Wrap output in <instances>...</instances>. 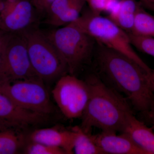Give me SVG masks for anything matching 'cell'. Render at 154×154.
Returning a JSON list of instances; mask_svg holds the SVG:
<instances>
[{"mask_svg":"<svg viewBox=\"0 0 154 154\" xmlns=\"http://www.w3.org/2000/svg\"><path fill=\"white\" fill-rule=\"evenodd\" d=\"M85 81L90 96L80 128L88 134H91L94 127L103 132L121 133L128 117L134 113L129 102L97 74L91 75Z\"/></svg>","mask_w":154,"mask_h":154,"instance_id":"cell-2","label":"cell"},{"mask_svg":"<svg viewBox=\"0 0 154 154\" xmlns=\"http://www.w3.org/2000/svg\"><path fill=\"white\" fill-rule=\"evenodd\" d=\"M142 1L143 4H148V3H150L154 2V0H141Z\"/></svg>","mask_w":154,"mask_h":154,"instance_id":"cell-27","label":"cell"},{"mask_svg":"<svg viewBox=\"0 0 154 154\" xmlns=\"http://www.w3.org/2000/svg\"><path fill=\"white\" fill-rule=\"evenodd\" d=\"M0 93L26 110L49 116L55 112L45 83L42 80L0 81Z\"/></svg>","mask_w":154,"mask_h":154,"instance_id":"cell-6","label":"cell"},{"mask_svg":"<svg viewBox=\"0 0 154 154\" xmlns=\"http://www.w3.org/2000/svg\"><path fill=\"white\" fill-rule=\"evenodd\" d=\"M25 129L17 123L0 120V154L23 153L28 140Z\"/></svg>","mask_w":154,"mask_h":154,"instance_id":"cell-14","label":"cell"},{"mask_svg":"<svg viewBox=\"0 0 154 154\" xmlns=\"http://www.w3.org/2000/svg\"><path fill=\"white\" fill-rule=\"evenodd\" d=\"M118 0H86L89 9L94 14L101 15L104 12L108 13Z\"/></svg>","mask_w":154,"mask_h":154,"instance_id":"cell-21","label":"cell"},{"mask_svg":"<svg viewBox=\"0 0 154 154\" xmlns=\"http://www.w3.org/2000/svg\"><path fill=\"white\" fill-rule=\"evenodd\" d=\"M21 33L26 40L33 70L45 83L57 81L68 74L66 63L43 31L36 26Z\"/></svg>","mask_w":154,"mask_h":154,"instance_id":"cell-5","label":"cell"},{"mask_svg":"<svg viewBox=\"0 0 154 154\" xmlns=\"http://www.w3.org/2000/svg\"><path fill=\"white\" fill-rule=\"evenodd\" d=\"M54 99L65 117L69 119L82 117L90 96L86 81L67 74L57 81L52 91Z\"/></svg>","mask_w":154,"mask_h":154,"instance_id":"cell-8","label":"cell"},{"mask_svg":"<svg viewBox=\"0 0 154 154\" xmlns=\"http://www.w3.org/2000/svg\"><path fill=\"white\" fill-rule=\"evenodd\" d=\"M39 15L31 0H0V30L21 33L36 26Z\"/></svg>","mask_w":154,"mask_h":154,"instance_id":"cell-9","label":"cell"},{"mask_svg":"<svg viewBox=\"0 0 154 154\" xmlns=\"http://www.w3.org/2000/svg\"><path fill=\"white\" fill-rule=\"evenodd\" d=\"M78 134L74 146L73 152L76 154H105L94 142L91 134L84 132L79 126H76Z\"/></svg>","mask_w":154,"mask_h":154,"instance_id":"cell-18","label":"cell"},{"mask_svg":"<svg viewBox=\"0 0 154 154\" xmlns=\"http://www.w3.org/2000/svg\"><path fill=\"white\" fill-rule=\"evenodd\" d=\"M77 134L76 127L71 130L54 127L34 130L28 134V140L60 148L72 154Z\"/></svg>","mask_w":154,"mask_h":154,"instance_id":"cell-10","label":"cell"},{"mask_svg":"<svg viewBox=\"0 0 154 154\" xmlns=\"http://www.w3.org/2000/svg\"><path fill=\"white\" fill-rule=\"evenodd\" d=\"M40 15H45L50 6L55 0H31Z\"/></svg>","mask_w":154,"mask_h":154,"instance_id":"cell-22","label":"cell"},{"mask_svg":"<svg viewBox=\"0 0 154 154\" xmlns=\"http://www.w3.org/2000/svg\"><path fill=\"white\" fill-rule=\"evenodd\" d=\"M150 81L151 88L154 94V70H152L151 73Z\"/></svg>","mask_w":154,"mask_h":154,"instance_id":"cell-25","label":"cell"},{"mask_svg":"<svg viewBox=\"0 0 154 154\" xmlns=\"http://www.w3.org/2000/svg\"><path fill=\"white\" fill-rule=\"evenodd\" d=\"M146 114L149 116V118L150 119V121L154 127V103L152 106L151 109L148 113Z\"/></svg>","mask_w":154,"mask_h":154,"instance_id":"cell-24","label":"cell"},{"mask_svg":"<svg viewBox=\"0 0 154 154\" xmlns=\"http://www.w3.org/2000/svg\"><path fill=\"white\" fill-rule=\"evenodd\" d=\"M43 32L63 59L69 74L75 76L94 56L96 40L71 24Z\"/></svg>","mask_w":154,"mask_h":154,"instance_id":"cell-4","label":"cell"},{"mask_svg":"<svg viewBox=\"0 0 154 154\" xmlns=\"http://www.w3.org/2000/svg\"><path fill=\"white\" fill-rule=\"evenodd\" d=\"M83 11L76 20L69 24L91 36L97 43L124 54L152 72V70L134 50L127 32L107 17L94 14L90 9Z\"/></svg>","mask_w":154,"mask_h":154,"instance_id":"cell-3","label":"cell"},{"mask_svg":"<svg viewBox=\"0 0 154 154\" xmlns=\"http://www.w3.org/2000/svg\"><path fill=\"white\" fill-rule=\"evenodd\" d=\"M121 133L126 135L146 154H154V132L135 116L128 117Z\"/></svg>","mask_w":154,"mask_h":154,"instance_id":"cell-15","label":"cell"},{"mask_svg":"<svg viewBox=\"0 0 154 154\" xmlns=\"http://www.w3.org/2000/svg\"><path fill=\"white\" fill-rule=\"evenodd\" d=\"M41 80L33 68L27 43L22 33H8L0 81Z\"/></svg>","mask_w":154,"mask_h":154,"instance_id":"cell-7","label":"cell"},{"mask_svg":"<svg viewBox=\"0 0 154 154\" xmlns=\"http://www.w3.org/2000/svg\"><path fill=\"white\" fill-rule=\"evenodd\" d=\"M86 0H55L46 13L45 22L55 27L69 25L81 16Z\"/></svg>","mask_w":154,"mask_h":154,"instance_id":"cell-12","label":"cell"},{"mask_svg":"<svg viewBox=\"0 0 154 154\" xmlns=\"http://www.w3.org/2000/svg\"><path fill=\"white\" fill-rule=\"evenodd\" d=\"M94 142L105 154H146L126 135L116 133L103 132L91 134Z\"/></svg>","mask_w":154,"mask_h":154,"instance_id":"cell-13","label":"cell"},{"mask_svg":"<svg viewBox=\"0 0 154 154\" xmlns=\"http://www.w3.org/2000/svg\"><path fill=\"white\" fill-rule=\"evenodd\" d=\"M140 5L135 0H118L108 12L107 17L125 32L130 33Z\"/></svg>","mask_w":154,"mask_h":154,"instance_id":"cell-16","label":"cell"},{"mask_svg":"<svg viewBox=\"0 0 154 154\" xmlns=\"http://www.w3.org/2000/svg\"><path fill=\"white\" fill-rule=\"evenodd\" d=\"M131 44L138 49L154 57V38L128 33Z\"/></svg>","mask_w":154,"mask_h":154,"instance_id":"cell-20","label":"cell"},{"mask_svg":"<svg viewBox=\"0 0 154 154\" xmlns=\"http://www.w3.org/2000/svg\"><path fill=\"white\" fill-rule=\"evenodd\" d=\"M23 153L26 154H67L63 149L34 142L27 141Z\"/></svg>","mask_w":154,"mask_h":154,"instance_id":"cell-19","label":"cell"},{"mask_svg":"<svg viewBox=\"0 0 154 154\" xmlns=\"http://www.w3.org/2000/svg\"><path fill=\"white\" fill-rule=\"evenodd\" d=\"M129 33L154 38V16L146 12L140 5L136 12L132 30Z\"/></svg>","mask_w":154,"mask_h":154,"instance_id":"cell-17","label":"cell"},{"mask_svg":"<svg viewBox=\"0 0 154 154\" xmlns=\"http://www.w3.org/2000/svg\"><path fill=\"white\" fill-rule=\"evenodd\" d=\"M144 5H145L147 7H148V8H150L154 11V2L152 3L145 4Z\"/></svg>","mask_w":154,"mask_h":154,"instance_id":"cell-26","label":"cell"},{"mask_svg":"<svg viewBox=\"0 0 154 154\" xmlns=\"http://www.w3.org/2000/svg\"><path fill=\"white\" fill-rule=\"evenodd\" d=\"M49 116L19 107L9 97L0 93V120L14 122L26 128L47 122Z\"/></svg>","mask_w":154,"mask_h":154,"instance_id":"cell-11","label":"cell"},{"mask_svg":"<svg viewBox=\"0 0 154 154\" xmlns=\"http://www.w3.org/2000/svg\"><path fill=\"white\" fill-rule=\"evenodd\" d=\"M93 57L97 75L102 81L124 94L135 110L148 113L154 103L151 73L124 54L97 42Z\"/></svg>","mask_w":154,"mask_h":154,"instance_id":"cell-1","label":"cell"},{"mask_svg":"<svg viewBox=\"0 0 154 154\" xmlns=\"http://www.w3.org/2000/svg\"><path fill=\"white\" fill-rule=\"evenodd\" d=\"M8 33L0 30V73L2 66L4 51Z\"/></svg>","mask_w":154,"mask_h":154,"instance_id":"cell-23","label":"cell"}]
</instances>
